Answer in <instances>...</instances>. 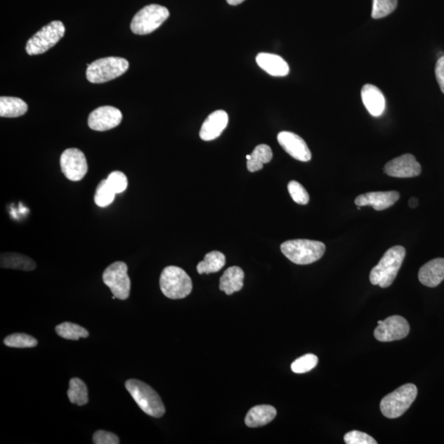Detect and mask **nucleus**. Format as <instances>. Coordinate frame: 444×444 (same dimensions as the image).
<instances>
[{
  "instance_id": "obj_1",
  "label": "nucleus",
  "mask_w": 444,
  "mask_h": 444,
  "mask_svg": "<svg viewBox=\"0 0 444 444\" xmlns=\"http://www.w3.org/2000/svg\"><path fill=\"white\" fill-rule=\"evenodd\" d=\"M405 256L403 246H394L384 254L379 263L371 270L370 282L381 288H388L394 282Z\"/></svg>"
},
{
  "instance_id": "obj_2",
  "label": "nucleus",
  "mask_w": 444,
  "mask_h": 444,
  "mask_svg": "<svg viewBox=\"0 0 444 444\" xmlns=\"http://www.w3.org/2000/svg\"><path fill=\"white\" fill-rule=\"evenodd\" d=\"M282 254L294 263L306 265L317 262L325 253L326 246L320 241L288 240L281 245Z\"/></svg>"
},
{
  "instance_id": "obj_3",
  "label": "nucleus",
  "mask_w": 444,
  "mask_h": 444,
  "mask_svg": "<svg viewBox=\"0 0 444 444\" xmlns=\"http://www.w3.org/2000/svg\"><path fill=\"white\" fill-rule=\"evenodd\" d=\"M125 387L142 411L148 416L160 418L166 412L160 396L150 386L137 379H129Z\"/></svg>"
},
{
  "instance_id": "obj_4",
  "label": "nucleus",
  "mask_w": 444,
  "mask_h": 444,
  "mask_svg": "<svg viewBox=\"0 0 444 444\" xmlns=\"http://www.w3.org/2000/svg\"><path fill=\"white\" fill-rule=\"evenodd\" d=\"M418 390L416 385L407 384L386 396L381 400L380 410L385 417L396 419L411 407L417 397Z\"/></svg>"
},
{
  "instance_id": "obj_5",
  "label": "nucleus",
  "mask_w": 444,
  "mask_h": 444,
  "mask_svg": "<svg viewBox=\"0 0 444 444\" xmlns=\"http://www.w3.org/2000/svg\"><path fill=\"white\" fill-rule=\"evenodd\" d=\"M86 79L91 84H104L119 78L129 70L127 60L120 57H106L88 65Z\"/></svg>"
},
{
  "instance_id": "obj_6",
  "label": "nucleus",
  "mask_w": 444,
  "mask_h": 444,
  "mask_svg": "<svg viewBox=\"0 0 444 444\" xmlns=\"http://www.w3.org/2000/svg\"><path fill=\"white\" fill-rule=\"evenodd\" d=\"M160 287L162 293L167 298L178 300L190 294L192 283L185 270L176 266H169L162 273Z\"/></svg>"
},
{
  "instance_id": "obj_7",
  "label": "nucleus",
  "mask_w": 444,
  "mask_h": 444,
  "mask_svg": "<svg viewBox=\"0 0 444 444\" xmlns=\"http://www.w3.org/2000/svg\"><path fill=\"white\" fill-rule=\"evenodd\" d=\"M169 16L170 12L166 7L150 4L138 12L133 17L130 27L136 35H148L160 27Z\"/></svg>"
},
{
  "instance_id": "obj_8",
  "label": "nucleus",
  "mask_w": 444,
  "mask_h": 444,
  "mask_svg": "<svg viewBox=\"0 0 444 444\" xmlns=\"http://www.w3.org/2000/svg\"><path fill=\"white\" fill-rule=\"evenodd\" d=\"M65 33L64 24L54 21L41 28L27 43L26 51L29 56L43 54L54 47Z\"/></svg>"
},
{
  "instance_id": "obj_9",
  "label": "nucleus",
  "mask_w": 444,
  "mask_h": 444,
  "mask_svg": "<svg viewBox=\"0 0 444 444\" xmlns=\"http://www.w3.org/2000/svg\"><path fill=\"white\" fill-rule=\"evenodd\" d=\"M103 282L119 300H127L129 297L131 282L128 275L127 264L115 262L105 270Z\"/></svg>"
},
{
  "instance_id": "obj_10",
  "label": "nucleus",
  "mask_w": 444,
  "mask_h": 444,
  "mask_svg": "<svg viewBox=\"0 0 444 444\" xmlns=\"http://www.w3.org/2000/svg\"><path fill=\"white\" fill-rule=\"evenodd\" d=\"M60 166L67 180L74 182L83 180L89 171L84 153L78 148H69L62 153Z\"/></svg>"
},
{
  "instance_id": "obj_11",
  "label": "nucleus",
  "mask_w": 444,
  "mask_h": 444,
  "mask_svg": "<svg viewBox=\"0 0 444 444\" xmlns=\"http://www.w3.org/2000/svg\"><path fill=\"white\" fill-rule=\"evenodd\" d=\"M375 328V339L382 342L398 341L407 337L410 332V325L402 316L393 315L379 321Z\"/></svg>"
},
{
  "instance_id": "obj_12",
  "label": "nucleus",
  "mask_w": 444,
  "mask_h": 444,
  "mask_svg": "<svg viewBox=\"0 0 444 444\" xmlns=\"http://www.w3.org/2000/svg\"><path fill=\"white\" fill-rule=\"evenodd\" d=\"M123 119L122 111L113 106H101L89 117V126L95 131L104 132L117 127Z\"/></svg>"
},
{
  "instance_id": "obj_13",
  "label": "nucleus",
  "mask_w": 444,
  "mask_h": 444,
  "mask_svg": "<svg viewBox=\"0 0 444 444\" xmlns=\"http://www.w3.org/2000/svg\"><path fill=\"white\" fill-rule=\"evenodd\" d=\"M384 172L391 177L413 178L421 175L422 166L412 154H405L386 164Z\"/></svg>"
},
{
  "instance_id": "obj_14",
  "label": "nucleus",
  "mask_w": 444,
  "mask_h": 444,
  "mask_svg": "<svg viewBox=\"0 0 444 444\" xmlns=\"http://www.w3.org/2000/svg\"><path fill=\"white\" fill-rule=\"evenodd\" d=\"M278 141L289 156L298 161L307 162L312 158V154L308 149L305 140L299 135L287 131L279 133Z\"/></svg>"
},
{
  "instance_id": "obj_15",
  "label": "nucleus",
  "mask_w": 444,
  "mask_h": 444,
  "mask_svg": "<svg viewBox=\"0 0 444 444\" xmlns=\"http://www.w3.org/2000/svg\"><path fill=\"white\" fill-rule=\"evenodd\" d=\"M399 199L397 191L370 192L357 197L355 202L358 207L372 206L376 211H383L393 206Z\"/></svg>"
},
{
  "instance_id": "obj_16",
  "label": "nucleus",
  "mask_w": 444,
  "mask_h": 444,
  "mask_svg": "<svg viewBox=\"0 0 444 444\" xmlns=\"http://www.w3.org/2000/svg\"><path fill=\"white\" fill-rule=\"evenodd\" d=\"M229 117L224 110H216L209 115L202 125L200 133L201 139L204 141H212L220 136L225 129L228 127Z\"/></svg>"
},
{
  "instance_id": "obj_17",
  "label": "nucleus",
  "mask_w": 444,
  "mask_h": 444,
  "mask_svg": "<svg viewBox=\"0 0 444 444\" xmlns=\"http://www.w3.org/2000/svg\"><path fill=\"white\" fill-rule=\"evenodd\" d=\"M361 98L367 110L374 117H379L384 113L386 100L382 91L377 86L366 84L362 88Z\"/></svg>"
},
{
  "instance_id": "obj_18",
  "label": "nucleus",
  "mask_w": 444,
  "mask_h": 444,
  "mask_svg": "<svg viewBox=\"0 0 444 444\" xmlns=\"http://www.w3.org/2000/svg\"><path fill=\"white\" fill-rule=\"evenodd\" d=\"M418 278L424 286L436 287L444 280V259H436L419 269Z\"/></svg>"
},
{
  "instance_id": "obj_19",
  "label": "nucleus",
  "mask_w": 444,
  "mask_h": 444,
  "mask_svg": "<svg viewBox=\"0 0 444 444\" xmlns=\"http://www.w3.org/2000/svg\"><path fill=\"white\" fill-rule=\"evenodd\" d=\"M256 62L263 70L274 77H285L289 74V67L281 56L269 54V53H259L256 57Z\"/></svg>"
},
{
  "instance_id": "obj_20",
  "label": "nucleus",
  "mask_w": 444,
  "mask_h": 444,
  "mask_svg": "<svg viewBox=\"0 0 444 444\" xmlns=\"http://www.w3.org/2000/svg\"><path fill=\"white\" fill-rule=\"evenodd\" d=\"M276 416L277 410L272 405H256L246 414L244 422L249 428L262 427L272 422Z\"/></svg>"
},
{
  "instance_id": "obj_21",
  "label": "nucleus",
  "mask_w": 444,
  "mask_h": 444,
  "mask_svg": "<svg viewBox=\"0 0 444 444\" xmlns=\"http://www.w3.org/2000/svg\"><path fill=\"white\" fill-rule=\"evenodd\" d=\"M244 273L239 267H230L220 279V289L228 296L240 292L244 287Z\"/></svg>"
},
{
  "instance_id": "obj_22",
  "label": "nucleus",
  "mask_w": 444,
  "mask_h": 444,
  "mask_svg": "<svg viewBox=\"0 0 444 444\" xmlns=\"http://www.w3.org/2000/svg\"><path fill=\"white\" fill-rule=\"evenodd\" d=\"M0 266L2 268L22 270V271H32L37 268V264L27 256L17 253H3L0 258Z\"/></svg>"
},
{
  "instance_id": "obj_23",
  "label": "nucleus",
  "mask_w": 444,
  "mask_h": 444,
  "mask_svg": "<svg viewBox=\"0 0 444 444\" xmlns=\"http://www.w3.org/2000/svg\"><path fill=\"white\" fill-rule=\"evenodd\" d=\"M28 106L25 101L12 96H1L0 98V117L6 118H16L25 115Z\"/></svg>"
},
{
  "instance_id": "obj_24",
  "label": "nucleus",
  "mask_w": 444,
  "mask_h": 444,
  "mask_svg": "<svg viewBox=\"0 0 444 444\" xmlns=\"http://www.w3.org/2000/svg\"><path fill=\"white\" fill-rule=\"evenodd\" d=\"M273 157L271 148L266 144L259 145L254 148L251 155L246 156L248 170L250 172L262 170L264 164L271 162Z\"/></svg>"
},
{
  "instance_id": "obj_25",
  "label": "nucleus",
  "mask_w": 444,
  "mask_h": 444,
  "mask_svg": "<svg viewBox=\"0 0 444 444\" xmlns=\"http://www.w3.org/2000/svg\"><path fill=\"white\" fill-rule=\"evenodd\" d=\"M225 255L219 251H212L206 254L204 261L197 264V271L200 274L217 273L225 266Z\"/></svg>"
},
{
  "instance_id": "obj_26",
  "label": "nucleus",
  "mask_w": 444,
  "mask_h": 444,
  "mask_svg": "<svg viewBox=\"0 0 444 444\" xmlns=\"http://www.w3.org/2000/svg\"><path fill=\"white\" fill-rule=\"evenodd\" d=\"M67 398L72 404L79 407L89 403V390L83 380L79 378H72L70 380Z\"/></svg>"
},
{
  "instance_id": "obj_27",
  "label": "nucleus",
  "mask_w": 444,
  "mask_h": 444,
  "mask_svg": "<svg viewBox=\"0 0 444 444\" xmlns=\"http://www.w3.org/2000/svg\"><path fill=\"white\" fill-rule=\"evenodd\" d=\"M56 332L62 339L67 340L78 341L89 337V332L86 328L70 322L60 323L56 327Z\"/></svg>"
},
{
  "instance_id": "obj_28",
  "label": "nucleus",
  "mask_w": 444,
  "mask_h": 444,
  "mask_svg": "<svg viewBox=\"0 0 444 444\" xmlns=\"http://www.w3.org/2000/svg\"><path fill=\"white\" fill-rule=\"evenodd\" d=\"M115 191L111 189L107 181H101L96 188L94 200L96 204L100 207H106L112 204L115 199Z\"/></svg>"
},
{
  "instance_id": "obj_29",
  "label": "nucleus",
  "mask_w": 444,
  "mask_h": 444,
  "mask_svg": "<svg viewBox=\"0 0 444 444\" xmlns=\"http://www.w3.org/2000/svg\"><path fill=\"white\" fill-rule=\"evenodd\" d=\"M4 345L13 348H32L38 345L37 339L25 333H14L4 341Z\"/></svg>"
},
{
  "instance_id": "obj_30",
  "label": "nucleus",
  "mask_w": 444,
  "mask_h": 444,
  "mask_svg": "<svg viewBox=\"0 0 444 444\" xmlns=\"http://www.w3.org/2000/svg\"><path fill=\"white\" fill-rule=\"evenodd\" d=\"M398 6V0H373L372 18H383L392 13Z\"/></svg>"
},
{
  "instance_id": "obj_31",
  "label": "nucleus",
  "mask_w": 444,
  "mask_h": 444,
  "mask_svg": "<svg viewBox=\"0 0 444 444\" xmlns=\"http://www.w3.org/2000/svg\"><path fill=\"white\" fill-rule=\"evenodd\" d=\"M318 359L315 355L307 354L294 360L292 365V370L296 374H305L315 369Z\"/></svg>"
},
{
  "instance_id": "obj_32",
  "label": "nucleus",
  "mask_w": 444,
  "mask_h": 444,
  "mask_svg": "<svg viewBox=\"0 0 444 444\" xmlns=\"http://www.w3.org/2000/svg\"><path fill=\"white\" fill-rule=\"evenodd\" d=\"M288 191L292 200L298 204L306 205L310 202V195L308 192L297 181H291L288 183Z\"/></svg>"
},
{
  "instance_id": "obj_33",
  "label": "nucleus",
  "mask_w": 444,
  "mask_h": 444,
  "mask_svg": "<svg viewBox=\"0 0 444 444\" xmlns=\"http://www.w3.org/2000/svg\"><path fill=\"white\" fill-rule=\"evenodd\" d=\"M106 181H107L111 189H112L117 195L122 194V192L127 189L128 178L122 171L110 173L108 178H106Z\"/></svg>"
},
{
  "instance_id": "obj_34",
  "label": "nucleus",
  "mask_w": 444,
  "mask_h": 444,
  "mask_svg": "<svg viewBox=\"0 0 444 444\" xmlns=\"http://www.w3.org/2000/svg\"><path fill=\"white\" fill-rule=\"evenodd\" d=\"M344 441L346 444H377L373 437L360 431H351L345 434Z\"/></svg>"
},
{
  "instance_id": "obj_35",
  "label": "nucleus",
  "mask_w": 444,
  "mask_h": 444,
  "mask_svg": "<svg viewBox=\"0 0 444 444\" xmlns=\"http://www.w3.org/2000/svg\"><path fill=\"white\" fill-rule=\"evenodd\" d=\"M93 443L95 444H119V438L113 433L98 431L94 433Z\"/></svg>"
},
{
  "instance_id": "obj_36",
  "label": "nucleus",
  "mask_w": 444,
  "mask_h": 444,
  "mask_svg": "<svg viewBox=\"0 0 444 444\" xmlns=\"http://www.w3.org/2000/svg\"><path fill=\"white\" fill-rule=\"evenodd\" d=\"M436 75L439 88L444 93V56L439 57L436 63Z\"/></svg>"
},
{
  "instance_id": "obj_37",
  "label": "nucleus",
  "mask_w": 444,
  "mask_h": 444,
  "mask_svg": "<svg viewBox=\"0 0 444 444\" xmlns=\"http://www.w3.org/2000/svg\"><path fill=\"white\" fill-rule=\"evenodd\" d=\"M419 205V200L417 197H412L411 200H409V207L411 209H416V207Z\"/></svg>"
},
{
  "instance_id": "obj_38",
  "label": "nucleus",
  "mask_w": 444,
  "mask_h": 444,
  "mask_svg": "<svg viewBox=\"0 0 444 444\" xmlns=\"http://www.w3.org/2000/svg\"><path fill=\"white\" fill-rule=\"evenodd\" d=\"M230 6H239V4H242L245 0H226Z\"/></svg>"
}]
</instances>
